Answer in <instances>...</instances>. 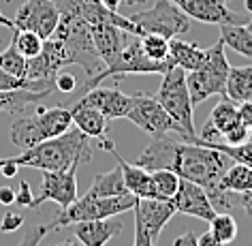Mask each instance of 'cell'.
Masks as SVG:
<instances>
[{
    "instance_id": "obj_1",
    "label": "cell",
    "mask_w": 252,
    "mask_h": 246,
    "mask_svg": "<svg viewBox=\"0 0 252 246\" xmlns=\"http://www.w3.org/2000/svg\"><path fill=\"white\" fill-rule=\"evenodd\" d=\"M135 163L148 172L171 169L182 180L203 186L216 212H229L237 206L235 193H222L218 188V180L226 169V156L220 150L197 141V135H184L180 140L169 135L156 137Z\"/></svg>"
},
{
    "instance_id": "obj_2",
    "label": "cell",
    "mask_w": 252,
    "mask_h": 246,
    "mask_svg": "<svg viewBox=\"0 0 252 246\" xmlns=\"http://www.w3.org/2000/svg\"><path fill=\"white\" fill-rule=\"evenodd\" d=\"M92 159V146L90 137L77 127L66 131L64 135L52 137L32 148L22 150L15 156L0 159L2 165H13V167H32L39 172H58V169H68L73 165H84Z\"/></svg>"
},
{
    "instance_id": "obj_3",
    "label": "cell",
    "mask_w": 252,
    "mask_h": 246,
    "mask_svg": "<svg viewBox=\"0 0 252 246\" xmlns=\"http://www.w3.org/2000/svg\"><path fill=\"white\" fill-rule=\"evenodd\" d=\"M73 129V113L66 107H39L34 113L17 118L11 124L9 140L15 148L26 150L36 143L64 135Z\"/></svg>"
},
{
    "instance_id": "obj_4",
    "label": "cell",
    "mask_w": 252,
    "mask_h": 246,
    "mask_svg": "<svg viewBox=\"0 0 252 246\" xmlns=\"http://www.w3.org/2000/svg\"><path fill=\"white\" fill-rule=\"evenodd\" d=\"M52 36H56V39H60L64 43L68 54H71V58H73V65L84 67L88 77H92V75H96L98 71L105 69L96 47H94L92 26L84 17H79L75 13H60L58 26H56Z\"/></svg>"
},
{
    "instance_id": "obj_5",
    "label": "cell",
    "mask_w": 252,
    "mask_h": 246,
    "mask_svg": "<svg viewBox=\"0 0 252 246\" xmlns=\"http://www.w3.org/2000/svg\"><path fill=\"white\" fill-rule=\"evenodd\" d=\"M231 65L224 54V43L216 41L210 49H205V60L197 71L186 73V86L190 92L192 105H199L207 101L214 94H222L224 97V86L229 77Z\"/></svg>"
},
{
    "instance_id": "obj_6",
    "label": "cell",
    "mask_w": 252,
    "mask_h": 246,
    "mask_svg": "<svg viewBox=\"0 0 252 246\" xmlns=\"http://www.w3.org/2000/svg\"><path fill=\"white\" fill-rule=\"evenodd\" d=\"M135 204H137V197L133 193L118 195V197H92V195H84V197H77L75 204L60 210V214H56L54 220L47 225V229L54 231V229H60V227L81 223V220L120 216L122 212L133 210Z\"/></svg>"
},
{
    "instance_id": "obj_7",
    "label": "cell",
    "mask_w": 252,
    "mask_h": 246,
    "mask_svg": "<svg viewBox=\"0 0 252 246\" xmlns=\"http://www.w3.org/2000/svg\"><path fill=\"white\" fill-rule=\"evenodd\" d=\"M158 99V103L165 107V111L173 118V122L180 127V137L184 135H197L194 131V105L190 101V92L186 86V71L180 67H173L162 75L160 88L154 94Z\"/></svg>"
},
{
    "instance_id": "obj_8",
    "label": "cell",
    "mask_w": 252,
    "mask_h": 246,
    "mask_svg": "<svg viewBox=\"0 0 252 246\" xmlns=\"http://www.w3.org/2000/svg\"><path fill=\"white\" fill-rule=\"evenodd\" d=\"M128 17L133 20L137 30H139V36L160 35L171 41L190 30V17L173 0H156L148 11H139V13L128 15Z\"/></svg>"
},
{
    "instance_id": "obj_9",
    "label": "cell",
    "mask_w": 252,
    "mask_h": 246,
    "mask_svg": "<svg viewBox=\"0 0 252 246\" xmlns=\"http://www.w3.org/2000/svg\"><path fill=\"white\" fill-rule=\"evenodd\" d=\"M126 120L137 124L141 131L152 135L154 140L156 137H165L169 133H178V135L182 133L180 127L173 122V118L158 103V99L143 92L133 94V105H130L128 113H126Z\"/></svg>"
},
{
    "instance_id": "obj_10",
    "label": "cell",
    "mask_w": 252,
    "mask_h": 246,
    "mask_svg": "<svg viewBox=\"0 0 252 246\" xmlns=\"http://www.w3.org/2000/svg\"><path fill=\"white\" fill-rule=\"evenodd\" d=\"M77 169L79 165H73L68 169H58V172H43V186L41 193L34 197L30 210H39L45 201H54L64 210L71 204H75L79 197L77 191Z\"/></svg>"
},
{
    "instance_id": "obj_11",
    "label": "cell",
    "mask_w": 252,
    "mask_h": 246,
    "mask_svg": "<svg viewBox=\"0 0 252 246\" xmlns=\"http://www.w3.org/2000/svg\"><path fill=\"white\" fill-rule=\"evenodd\" d=\"M60 20V9L54 0H24L13 17L15 30H32L41 39L54 35Z\"/></svg>"
},
{
    "instance_id": "obj_12",
    "label": "cell",
    "mask_w": 252,
    "mask_h": 246,
    "mask_svg": "<svg viewBox=\"0 0 252 246\" xmlns=\"http://www.w3.org/2000/svg\"><path fill=\"white\" fill-rule=\"evenodd\" d=\"M133 212H135V218L146 229V233L156 242L160 238L162 229L167 227V223L173 218L175 206L171 199L150 197V199H137Z\"/></svg>"
},
{
    "instance_id": "obj_13",
    "label": "cell",
    "mask_w": 252,
    "mask_h": 246,
    "mask_svg": "<svg viewBox=\"0 0 252 246\" xmlns=\"http://www.w3.org/2000/svg\"><path fill=\"white\" fill-rule=\"evenodd\" d=\"M171 201L175 206V212L188 214V216L205 220V223H210V220L216 216V208L212 206L205 188L194 184L190 180H180V188H178V193L173 195Z\"/></svg>"
},
{
    "instance_id": "obj_14",
    "label": "cell",
    "mask_w": 252,
    "mask_h": 246,
    "mask_svg": "<svg viewBox=\"0 0 252 246\" xmlns=\"http://www.w3.org/2000/svg\"><path fill=\"white\" fill-rule=\"evenodd\" d=\"M190 20L203 22V24H246L248 20L237 13H233L231 9H226L222 0H173Z\"/></svg>"
},
{
    "instance_id": "obj_15",
    "label": "cell",
    "mask_w": 252,
    "mask_h": 246,
    "mask_svg": "<svg viewBox=\"0 0 252 246\" xmlns=\"http://www.w3.org/2000/svg\"><path fill=\"white\" fill-rule=\"evenodd\" d=\"M79 103L90 105L94 109H98L105 118L116 120V118H126L130 105H133V97L124 94L118 88H100L94 86L90 90H86V94L79 99Z\"/></svg>"
},
{
    "instance_id": "obj_16",
    "label": "cell",
    "mask_w": 252,
    "mask_h": 246,
    "mask_svg": "<svg viewBox=\"0 0 252 246\" xmlns=\"http://www.w3.org/2000/svg\"><path fill=\"white\" fill-rule=\"evenodd\" d=\"M124 229V223L118 216L98 218V220H81L73 225V238H77L84 246H105Z\"/></svg>"
},
{
    "instance_id": "obj_17",
    "label": "cell",
    "mask_w": 252,
    "mask_h": 246,
    "mask_svg": "<svg viewBox=\"0 0 252 246\" xmlns=\"http://www.w3.org/2000/svg\"><path fill=\"white\" fill-rule=\"evenodd\" d=\"M71 113H73V124L79 131H84L90 140H98V143L109 140V137H107L109 135V118H105L98 109L77 101V103L71 107Z\"/></svg>"
},
{
    "instance_id": "obj_18",
    "label": "cell",
    "mask_w": 252,
    "mask_h": 246,
    "mask_svg": "<svg viewBox=\"0 0 252 246\" xmlns=\"http://www.w3.org/2000/svg\"><path fill=\"white\" fill-rule=\"evenodd\" d=\"M109 154H113V159L118 161V165L122 167V174H124V182H126V188L128 193H133L137 199H150V197H156V191H154V182H152V172L139 167L137 163H128L120 156L118 150H111Z\"/></svg>"
},
{
    "instance_id": "obj_19",
    "label": "cell",
    "mask_w": 252,
    "mask_h": 246,
    "mask_svg": "<svg viewBox=\"0 0 252 246\" xmlns=\"http://www.w3.org/2000/svg\"><path fill=\"white\" fill-rule=\"evenodd\" d=\"M130 35L133 33H126V30H120L116 26H92L94 47H96V52L105 67L116 60V56L122 52V47L128 43Z\"/></svg>"
},
{
    "instance_id": "obj_20",
    "label": "cell",
    "mask_w": 252,
    "mask_h": 246,
    "mask_svg": "<svg viewBox=\"0 0 252 246\" xmlns=\"http://www.w3.org/2000/svg\"><path fill=\"white\" fill-rule=\"evenodd\" d=\"M169 56H171L173 65L184 69L186 73L197 71V69L203 65L205 60V49H201L197 43L184 41V39H171V45H169Z\"/></svg>"
},
{
    "instance_id": "obj_21",
    "label": "cell",
    "mask_w": 252,
    "mask_h": 246,
    "mask_svg": "<svg viewBox=\"0 0 252 246\" xmlns=\"http://www.w3.org/2000/svg\"><path fill=\"white\" fill-rule=\"evenodd\" d=\"M207 124H210V127L220 135V140H224V137L229 135L231 131H235L239 124H242V120H239V113H237V103H233L231 99L224 97L212 109Z\"/></svg>"
},
{
    "instance_id": "obj_22",
    "label": "cell",
    "mask_w": 252,
    "mask_h": 246,
    "mask_svg": "<svg viewBox=\"0 0 252 246\" xmlns=\"http://www.w3.org/2000/svg\"><path fill=\"white\" fill-rule=\"evenodd\" d=\"M224 97L233 103L252 99V65L250 67H231L224 86Z\"/></svg>"
},
{
    "instance_id": "obj_23",
    "label": "cell",
    "mask_w": 252,
    "mask_h": 246,
    "mask_svg": "<svg viewBox=\"0 0 252 246\" xmlns=\"http://www.w3.org/2000/svg\"><path fill=\"white\" fill-rule=\"evenodd\" d=\"M126 193H128V188H126L124 182L122 167L116 165L111 172L98 174L86 195H92V197H118V195H126Z\"/></svg>"
},
{
    "instance_id": "obj_24",
    "label": "cell",
    "mask_w": 252,
    "mask_h": 246,
    "mask_svg": "<svg viewBox=\"0 0 252 246\" xmlns=\"http://www.w3.org/2000/svg\"><path fill=\"white\" fill-rule=\"evenodd\" d=\"M218 188L222 193H244L252 188V167L244 165V163L233 161L231 167H226L218 180Z\"/></svg>"
},
{
    "instance_id": "obj_25",
    "label": "cell",
    "mask_w": 252,
    "mask_h": 246,
    "mask_svg": "<svg viewBox=\"0 0 252 246\" xmlns=\"http://www.w3.org/2000/svg\"><path fill=\"white\" fill-rule=\"evenodd\" d=\"M220 41L224 43V47H231L246 58H252V33L246 28V24H222Z\"/></svg>"
},
{
    "instance_id": "obj_26",
    "label": "cell",
    "mask_w": 252,
    "mask_h": 246,
    "mask_svg": "<svg viewBox=\"0 0 252 246\" xmlns=\"http://www.w3.org/2000/svg\"><path fill=\"white\" fill-rule=\"evenodd\" d=\"M52 92H32V90H11V92H0V111H11V113H20L24 109H28V105H34L49 97Z\"/></svg>"
},
{
    "instance_id": "obj_27",
    "label": "cell",
    "mask_w": 252,
    "mask_h": 246,
    "mask_svg": "<svg viewBox=\"0 0 252 246\" xmlns=\"http://www.w3.org/2000/svg\"><path fill=\"white\" fill-rule=\"evenodd\" d=\"M197 141L205 143V146H210V148L220 150L226 159L252 167V137L246 143H239V146H231V143H224V141H205V140H201L199 135H197Z\"/></svg>"
},
{
    "instance_id": "obj_28",
    "label": "cell",
    "mask_w": 252,
    "mask_h": 246,
    "mask_svg": "<svg viewBox=\"0 0 252 246\" xmlns=\"http://www.w3.org/2000/svg\"><path fill=\"white\" fill-rule=\"evenodd\" d=\"M180 176L171 172V169H156L152 172V182H154V191L158 199H173V195L180 188Z\"/></svg>"
},
{
    "instance_id": "obj_29",
    "label": "cell",
    "mask_w": 252,
    "mask_h": 246,
    "mask_svg": "<svg viewBox=\"0 0 252 246\" xmlns=\"http://www.w3.org/2000/svg\"><path fill=\"white\" fill-rule=\"evenodd\" d=\"M210 231L214 233V238L220 240L224 246L231 244L237 238V223L231 214L226 212H216V216L210 220Z\"/></svg>"
},
{
    "instance_id": "obj_30",
    "label": "cell",
    "mask_w": 252,
    "mask_h": 246,
    "mask_svg": "<svg viewBox=\"0 0 252 246\" xmlns=\"http://www.w3.org/2000/svg\"><path fill=\"white\" fill-rule=\"evenodd\" d=\"M11 43L17 47V52H20L24 58L30 60V58H34V56L41 54L45 39H41L36 33H32V30H15L13 41Z\"/></svg>"
},
{
    "instance_id": "obj_31",
    "label": "cell",
    "mask_w": 252,
    "mask_h": 246,
    "mask_svg": "<svg viewBox=\"0 0 252 246\" xmlns=\"http://www.w3.org/2000/svg\"><path fill=\"white\" fill-rule=\"evenodd\" d=\"M169 45H171V41L160 35H143L141 36V49L150 60H156V62L169 60L171 58V56H169Z\"/></svg>"
},
{
    "instance_id": "obj_32",
    "label": "cell",
    "mask_w": 252,
    "mask_h": 246,
    "mask_svg": "<svg viewBox=\"0 0 252 246\" xmlns=\"http://www.w3.org/2000/svg\"><path fill=\"white\" fill-rule=\"evenodd\" d=\"M26 65H28V60L17 52V47L13 43H11L4 52H0V69L9 71L11 75H15V77L24 79V75H26Z\"/></svg>"
},
{
    "instance_id": "obj_33",
    "label": "cell",
    "mask_w": 252,
    "mask_h": 246,
    "mask_svg": "<svg viewBox=\"0 0 252 246\" xmlns=\"http://www.w3.org/2000/svg\"><path fill=\"white\" fill-rule=\"evenodd\" d=\"M32 201H34V195H32V188H30V182L20 180V186L15 191V204L22 208H32Z\"/></svg>"
},
{
    "instance_id": "obj_34",
    "label": "cell",
    "mask_w": 252,
    "mask_h": 246,
    "mask_svg": "<svg viewBox=\"0 0 252 246\" xmlns=\"http://www.w3.org/2000/svg\"><path fill=\"white\" fill-rule=\"evenodd\" d=\"M45 233H49L47 225H34V227H30L28 233L24 236V240L20 242V246H39L41 240L45 238Z\"/></svg>"
},
{
    "instance_id": "obj_35",
    "label": "cell",
    "mask_w": 252,
    "mask_h": 246,
    "mask_svg": "<svg viewBox=\"0 0 252 246\" xmlns=\"http://www.w3.org/2000/svg\"><path fill=\"white\" fill-rule=\"evenodd\" d=\"M24 88V79L11 75L9 71L0 69V92H11V90H22Z\"/></svg>"
},
{
    "instance_id": "obj_36",
    "label": "cell",
    "mask_w": 252,
    "mask_h": 246,
    "mask_svg": "<svg viewBox=\"0 0 252 246\" xmlns=\"http://www.w3.org/2000/svg\"><path fill=\"white\" fill-rule=\"evenodd\" d=\"M22 225H24V216H22V214L9 210L2 216V220H0V231H2V233H13V231L20 229Z\"/></svg>"
},
{
    "instance_id": "obj_37",
    "label": "cell",
    "mask_w": 252,
    "mask_h": 246,
    "mask_svg": "<svg viewBox=\"0 0 252 246\" xmlns=\"http://www.w3.org/2000/svg\"><path fill=\"white\" fill-rule=\"evenodd\" d=\"M75 88H77V79H75L71 73L60 71V73H58V77H56V90H62V92H73Z\"/></svg>"
},
{
    "instance_id": "obj_38",
    "label": "cell",
    "mask_w": 252,
    "mask_h": 246,
    "mask_svg": "<svg viewBox=\"0 0 252 246\" xmlns=\"http://www.w3.org/2000/svg\"><path fill=\"white\" fill-rule=\"evenodd\" d=\"M237 113H239V120H242V124H246L248 129H252V99L237 103Z\"/></svg>"
},
{
    "instance_id": "obj_39",
    "label": "cell",
    "mask_w": 252,
    "mask_h": 246,
    "mask_svg": "<svg viewBox=\"0 0 252 246\" xmlns=\"http://www.w3.org/2000/svg\"><path fill=\"white\" fill-rule=\"evenodd\" d=\"M133 246H154V240L148 236L146 229L141 227V223L135 218V240H133Z\"/></svg>"
},
{
    "instance_id": "obj_40",
    "label": "cell",
    "mask_w": 252,
    "mask_h": 246,
    "mask_svg": "<svg viewBox=\"0 0 252 246\" xmlns=\"http://www.w3.org/2000/svg\"><path fill=\"white\" fill-rule=\"evenodd\" d=\"M237 206L242 208V210L248 214V216H252V188L250 191H244L237 195Z\"/></svg>"
},
{
    "instance_id": "obj_41",
    "label": "cell",
    "mask_w": 252,
    "mask_h": 246,
    "mask_svg": "<svg viewBox=\"0 0 252 246\" xmlns=\"http://www.w3.org/2000/svg\"><path fill=\"white\" fill-rule=\"evenodd\" d=\"M171 246H197V236H194V231H186L175 238Z\"/></svg>"
},
{
    "instance_id": "obj_42",
    "label": "cell",
    "mask_w": 252,
    "mask_h": 246,
    "mask_svg": "<svg viewBox=\"0 0 252 246\" xmlns=\"http://www.w3.org/2000/svg\"><path fill=\"white\" fill-rule=\"evenodd\" d=\"M197 246H224L220 240L214 238V233L212 231H205V233H201V236L197 238Z\"/></svg>"
},
{
    "instance_id": "obj_43",
    "label": "cell",
    "mask_w": 252,
    "mask_h": 246,
    "mask_svg": "<svg viewBox=\"0 0 252 246\" xmlns=\"http://www.w3.org/2000/svg\"><path fill=\"white\" fill-rule=\"evenodd\" d=\"M0 204L2 206H13L15 204V191L11 186H0Z\"/></svg>"
},
{
    "instance_id": "obj_44",
    "label": "cell",
    "mask_w": 252,
    "mask_h": 246,
    "mask_svg": "<svg viewBox=\"0 0 252 246\" xmlns=\"http://www.w3.org/2000/svg\"><path fill=\"white\" fill-rule=\"evenodd\" d=\"M17 172H20V167H13V165H2L0 167V174H2L4 178H13Z\"/></svg>"
},
{
    "instance_id": "obj_45",
    "label": "cell",
    "mask_w": 252,
    "mask_h": 246,
    "mask_svg": "<svg viewBox=\"0 0 252 246\" xmlns=\"http://www.w3.org/2000/svg\"><path fill=\"white\" fill-rule=\"evenodd\" d=\"M0 26H7V28H11L15 33V26H13V20H9L7 15H2V11H0Z\"/></svg>"
},
{
    "instance_id": "obj_46",
    "label": "cell",
    "mask_w": 252,
    "mask_h": 246,
    "mask_svg": "<svg viewBox=\"0 0 252 246\" xmlns=\"http://www.w3.org/2000/svg\"><path fill=\"white\" fill-rule=\"evenodd\" d=\"M103 2H105L109 9H116V11H118V7L124 2V0H103Z\"/></svg>"
},
{
    "instance_id": "obj_47",
    "label": "cell",
    "mask_w": 252,
    "mask_h": 246,
    "mask_svg": "<svg viewBox=\"0 0 252 246\" xmlns=\"http://www.w3.org/2000/svg\"><path fill=\"white\" fill-rule=\"evenodd\" d=\"M58 246H79V242H77V238H68V240H62Z\"/></svg>"
},
{
    "instance_id": "obj_48",
    "label": "cell",
    "mask_w": 252,
    "mask_h": 246,
    "mask_svg": "<svg viewBox=\"0 0 252 246\" xmlns=\"http://www.w3.org/2000/svg\"><path fill=\"white\" fill-rule=\"evenodd\" d=\"M244 4H246V11L252 15V0H244Z\"/></svg>"
},
{
    "instance_id": "obj_49",
    "label": "cell",
    "mask_w": 252,
    "mask_h": 246,
    "mask_svg": "<svg viewBox=\"0 0 252 246\" xmlns=\"http://www.w3.org/2000/svg\"><path fill=\"white\" fill-rule=\"evenodd\" d=\"M246 28H248L250 33H252V20H250V22H246Z\"/></svg>"
},
{
    "instance_id": "obj_50",
    "label": "cell",
    "mask_w": 252,
    "mask_h": 246,
    "mask_svg": "<svg viewBox=\"0 0 252 246\" xmlns=\"http://www.w3.org/2000/svg\"><path fill=\"white\" fill-rule=\"evenodd\" d=\"M128 2H141V0H128Z\"/></svg>"
},
{
    "instance_id": "obj_51",
    "label": "cell",
    "mask_w": 252,
    "mask_h": 246,
    "mask_svg": "<svg viewBox=\"0 0 252 246\" xmlns=\"http://www.w3.org/2000/svg\"><path fill=\"white\" fill-rule=\"evenodd\" d=\"M222 2H231V0H222Z\"/></svg>"
},
{
    "instance_id": "obj_52",
    "label": "cell",
    "mask_w": 252,
    "mask_h": 246,
    "mask_svg": "<svg viewBox=\"0 0 252 246\" xmlns=\"http://www.w3.org/2000/svg\"><path fill=\"white\" fill-rule=\"evenodd\" d=\"M54 2H56V4H58V2H60V0H54Z\"/></svg>"
}]
</instances>
